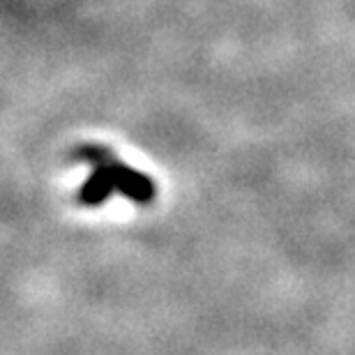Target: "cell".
<instances>
[{"instance_id":"cell-1","label":"cell","mask_w":355,"mask_h":355,"mask_svg":"<svg viewBox=\"0 0 355 355\" xmlns=\"http://www.w3.org/2000/svg\"><path fill=\"white\" fill-rule=\"evenodd\" d=\"M104 162H106V166H109L113 182H116V189L120 194L132 198L134 203H150L153 201L155 194H157V187H155V180L150 175H146V173L137 171V168L118 162L113 157V153Z\"/></svg>"},{"instance_id":"cell-2","label":"cell","mask_w":355,"mask_h":355,"mask_svg":"<svg viewBox=\"0 0 355 355\" xmlns=\"http://www.w3.org/2000/svg\"><path fill=\"white\" fill-rule=\"evenodd\" d=\"M116 189V182H113V175L106 166V162H99V164H92V171L86 178V182L81 184L79 189V203L88 205V208H95V205H102L106 198H109Z\"/></svg>"}]
</instances>
